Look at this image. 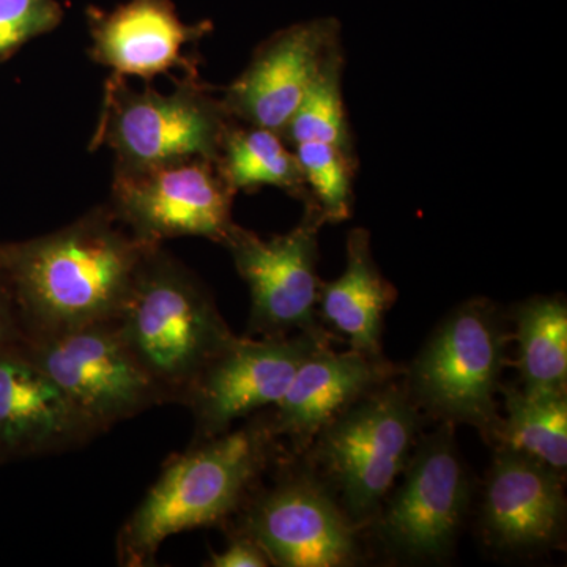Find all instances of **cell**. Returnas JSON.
<instances>
[{"instance_id":"11","label":"cell","mask_w":567,"mask_h":567,"mask_svg":"<svg viewBox=\"0 0 567 567\" xmlns=\"http://www.w3.org/2000/svg\"><path fill=\"white\" fill-rule=\"evenodd\" d=\"M324 344L328 334L235 336L183 398L193 416V443L226 434L240 417L278 404L301 363Z\"/></svg>"},{"instance_id":"8","label":"cell","mask_w":567,"mask_h":567,"mask_svg":"<svg viewBox=\"0 0 567 567\" xmlns=\"http://www.w3.org/2000/svg\"><path fill=\"white\" fill-rule=\"evenodd\" d=\"M235 193L210 159L115 169L110 207L141 241L200 237L224 245L234 229Z\"/></svg>"},{"instance_id":"3","label":"cell","mask_w":567,"mask_h":567,"mask_svg":"<svg viewBox=\"0 0 567 567\" xmlns=\"http://www.w3.org/2000/svg\"><path fill=\"white\" fill-rule=\"evenodd\" d=\"M115 322L164 404H182L199 372L235 338L207 287L163 245L142 260Z\"/></svg>"},{"instance_id":"24","label":"cell","mask_w":567,"mask_h":567,"mask_svg":"<svg viewBox=\"0 0 567 567\" xmlns=\"http://www.w3.org/2000/svg\"><path fill=\"white\" fill-rule=\"evenodd\" d=\"M62 17L55 0H0V62L28 41L54 31Z\"/></svg>"},{"instance_id":"15","label":"cell","mask_w":567,"mask_h":567,"mask_svg":"<svg viewBox=\"0 0 567 567\" xmlns=\"http://www.w3.org/2000/svg\"><path fill=\"white\" fill-rule=\"evenodd\" d=\"M557 470L517 451L498 447L481 505V527L499 550L554 546L566 525V495Z\"/></svg>"},{"instance_id":"5","label":"cell","mask_w":567,"mask_h":567,"mask_svg":"<svg viewBox=\"0 0 567 567\" xmlns=\"http://www.w3.org/2000/svg\"><path fill=\"white\" fill-rule=\"evenodd\" d=\"M420 425L421 410L404 385L386 382L347 406L306 451L339 492L354 525L382 509L412 457Z\"/></svg>"},{"instance_id":"17","label":"cell","mask_w":567,"mask_h":567,"mask_svg":"<svg viewBox=\"0 0 567 567\" xmlns=\"http://www.w3.org/2000/svg\"><path fill=\"white\" fill-rule=\"evenodd\" d=\"M89 20L93 59L115 78L152 80L174 69L196 76L185 50L212 31L210 22L185 24L171 0H126L107 13L92 10Z\"/></svg>"},{"instance_id":"4","label":"cell","mask_w":567,"mask_h":567,"mask_svg":"<svg viewBox=\"0 0 567 567\" xmlns=\"http://www.w3.org/2000/svg\"><path fill=\"white\" fill-rule=\"evenodd\" d=\"M505 317L487 298H470L429 336L406 371L405 391L417 409L447 424L477 429L495 443L502 416L496 394L507 363Z\"/></svg>"},{"instance_id":"23","label":"cell","mask_w":567,"mask_h":567,"mask_svg":"<svg viewBox=\"0 0 567 567\" xmlns=\"http://www.w3.org/2000/svg\"><path fill=\"white\" fill-rule=\"evenodd\" d=\"M309 200L322 213L324 223H342L352 215L353 175L357 155L328 142L308 141L293 147Z\"/></svg>"},{"instance_id":"16","label":"cell","mask_w":567,"mask_h":567,"mask_svg":"<svg viewBox=\"0 0 567 567\" xmlns=\"http://www.w3.org/2000/svg\"><path fill=\"white\" fill-rule=\"evenodd\" d=\"M394 374L393 365L383 358L320 346L298 368L289 390L268 415L271 431L278 439L289 440L295 454L306 453L319 432L347 406L390 382Z\"/></svg>"},{"instance_id":"20","label":"cell","mask_w":567,"mask_h":567,"mask_svg":"<svg viewBox=\"0 0 567 567\" xmlns=\"http://www.w3.org/2000/svg\"><path fill=\"white\" fill-rule=\"evenodd\" d=\"M216 164L235 194L275 186L305 203L309 200L297 155L281 134L271 130L234 121L224 136Z\"/></svg>"},{"instance_id":"22","label":"cell","mask_w":567,"mask_h":567,"mask_svg":"<svg viewBox=\"0 0 567 567\" xmlns=\"http://www.w3.org/2000/svg\"><path fill=\"white\" fill-rule=\"evenodd\" d=\"M344 66V50L341 41H338L324 55L322 65L317 71L300 106L281 134L287 144L295 147L301 142H328L357 155L342 99Z\"/></svg>"},{"instance_id":"6","label":"cell","mask_w":567,"mask_h":567,"mask_svg":"<svg viewBox=\"0 0 567 567\" xmlns=\"http://www.w3.org/2000/svg\"><path fill=\"white\" fill-rule=\"evenodd\" d=\"M234 118L193 76L173 93L136 92L112 78L95 142L114 152L115 169L204 158L218 162Z\"/></svg>"},{"instance_id":"19","label":"cell","mask_w":567,"mask_h":567,"mask_svg":"<svg viewBox=\"0 0 567 567\" xmlns=\"http://www.w3.org/2000/svg\"><path fill=\"white\" fill-rule=\"evenodd\" d=\"M517 358L525 393L567 391V306L561 295L533 297L517 306Z\"/></svg>"},{"instance_id":"25","label":"cell","mask_w":567,"mask_h":567,"mask_svg":"<svg viewBox=\"0 0 567 567\" xmlns=\"http://www.w3.org/2000/svg\"><path fill=\"white\" fill-rule=\"evenodd\" d=\"M210 567H267L270 559L264 548L248 533L235 528L229 537V544L223 551H212L207 561Z\"/></svg>"},{"instance_id":"13","label":"cell","mask_w":567,"mask_h":567,"mask_svg":"<svg viewBox=\"0 0 567 567\" xmlns=\"http://www.w3.org/2000/svg\"><path fill=\"white\" fill-rule=\"evenodd\" d=\"M338 41L341 24L336 18L298 22L276 32L224 93L227 114L235 122L282 134Z\"/></svg>"},{"instance_id":"1","label":"cell","mask_w":567,"mask_h":567,"mask_svg":"<svg viewBox=\"0 0 567 567\" xmlns=\"http://www.w3.org/2000/svg\"><path fill=\"white\" fill-rule=\"evenodd\" d=\"M155 246L134 237L110 204L54 233L0 244V268L24 338L117 319L142 260Z\"/></svg>"},{"instance_id":"14","label":"cell","mask_w":567,"mask_h":567,"mask_svg":"<svg viewBox=\"0 0 567 567\" xmlns=\"http://www.w3.org/2000/svg\"><path fill=\"white\" fill-rule=\"evenodd\" d=\"M93 439L24 341L0 350V465L65 453Z\"/></svg>"},{"instance_id":"2","label":"cell","mask_w":567,"mask_h":567,"mask_svg":"<svg viewBox=\"0 0 567 567\" xmlns=\"http://www.w3.org/2000/svg\"><path fill=\"white\" fill-rule=\"evenodd\" d=\"M276 453L278 436L260 416L169 458L118 532V565L153 566L164 540L227 520L256 491Z\"/></svg>"},{"instance_id":"21","label":"cell","mask_w":567,"mask_h":567,"mask_svg":"<svg viewBox=\"0 0 567 567\" xmlns=\"http://www.w3.org/2000/svg\"><path fill=\"white\" fill-rule=\"evenodd\" d=\"M506 416L495 443L565 473L567 466V393H525L503 388Z\"/></svg>"},{"instance_id":"26","label":"cell","mask_w":567,"mask_h":567,"mask_svg":"<svg viewBox=\"0 0 567 567\" xmlns=\"http://www.w3.org/2000/svg\"><path fill=\"white\" fill-rule=\"evenodd\" d=\"M24 341L20 311L11 292L10 284L0 268V350Z\"/></svg>"},{"instance_id":"10","label":"cell","mask_w":567,"mask_h":567,"mask_svg":"<svg viewBox=\"0 0 567 567\" xmlns=\"http://www.w3.org/2000/svg\"><path fill=\"white\" fill-rule=\"evenodd\" d=\"M238 529L264 548L271 566L342 567L360 559L357 525L312 470H289L241 506Z\"/></svg>"},{"instance_id":"9","label":"cell","mask_w":567,"mask_h":567,"mask_svg":"<svg viewBox=\"0 0 567 567\" xmlns=\"http://www.w3.org/2000/svg\"><path fill=\"white\" fill-rule=\"evenodd\" d=\"M322 213L312 200L290 233L270 240L235 224L223 246L229 249L235 268L251 295L249 333L289 336L328 334L319 315V230Z\"/></svg>"},{"instance_id":"18","label":"cell","mask_w":567,"mask_h":567,"mask_svg":"<svg viewBox=\"0 0 567 567\" xmlns=\"http://www.w3.org/2000/svg\"><path fill=\"white\" fill-rule=\"evenodd\" d=\"M398 300V290L380 271L371 246V234L354 227L347 237L344 274L320 281L317 315L350 349L382 358V333L386 312Z\"/></svg>"},{"instance_id":"7","label":"cell","mask_w":567,"mask_h":567,"mask_svg":"<svg viewBox=\"0 0 567 567\" xmlns=\"http://www.w3.org/2000/svg\"><path fill=\"white\" fill-rule=\"evenodd\" d=\"M24 346L95 436L164 404L158 388L123 341L115 319L24 338Z\"/></svg>"},{"instance_id":"12","label":"cell","mask_w":567,"mask_h":567,"mask_svg":"<svg viewBox=\"0 0 567 567\" xmlns=\"http://www.w3.org/2000/svg\"><path fill=\"white\" fill-rule=\"evenodd\" d=\"M404 481L380 514V539L409 559L445 557L470 505V481L454 440V424L417 440Z\"/></svg>"}]
</instances>
